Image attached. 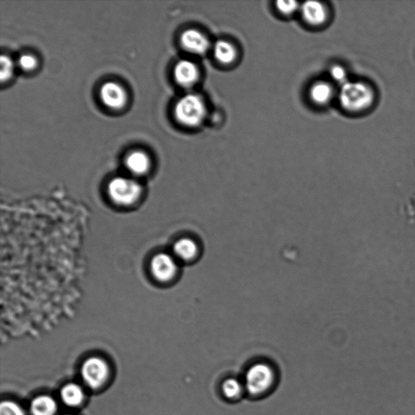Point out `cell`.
I'll list each match as a JSON object with an SVG mask.
<instances>
[{"instance_id": "cell-1", "label": "cell", "mask_w": 415, "mask_h": 415, "mask_svg": "<svg viewBox=\"0 0 415 415\" xmlns=\"http://www.w3.org/2000/svg\"><path fill=\"white\" fill-rule=\"evenodd\" d=\"M376 95L372 86L362 81H347L341 86L338 99L347 112L359 113L372 107Z\"/></svg>"}, {"instance_id": "cell-2", "label": "cell", "mask_w": 415, "mask_h": 415, "mask_svg": "<svg viewBox=\"0 0 415 415\" xmlns=\"http://www.w3.org/2000/svg\"><path fill=\"white\" fill-rule=\"evenodd\" d=\"M207 116L204 99L197 94H188L177 101L175 107V116L180 125L188 127L200 126Z\"/></svg>"}, {"instance_id": "cell-3", "label": "cell", "mask_w": 415, "mask_h": 415, "mask_svg": "<svg viewBox=\"0 0 415 415\" xmlns=\"http://www.w3.org/2000/svg\"><path fill=\"white\" fill-rule=\"evenodd\" d=\"M108 192L110 198L116 205L130 206L139 200L142 188L134 179L116 177L110 181Z\"/></svg>"}, {"instance_id": "cell-4", "label": "cell", "mask_w": 415, "mask_h": 415, "mask_svg": "<svg viewBox=\"0 0 415 415\" xmlns=\"http://www.w3.org/2000/svg\"><path fill=\"white\" fill-rule=\"evenodd\" d=\"M110 375V366L108 362L101 357H88L81 366L82 381L92 390L103 387L108 381Z\"/></svg>"}, {"instance_id": "cell-5", "label": "cell", "mask_w": 415, "mask_h": 415, "mask_svg": "<svg viewBox=\"0 0 415 415\" xmlns=\"http://www.w3.org/2000/svg\"><path fill=\"white\" fill-rule=\"evenodd\" d=\"M275 379V372L271 366L264 363L253 365L246 373V390L251 395H262L271 390Z\"/></svg>"}, {"instance_id": "cell-6", "label": "cell", "mask_w": 415, "mask_h": 415, "mask_svg": "<svg viewBox=\"0 0 415 415\" xmlns=\"http://www.w3.org/2000/svg\"><path fill=\"white\" fill-rule=\"evenodd\" d=\"M178 260L174 255L159 253L151 262V272L156 280L169 282L174 279L179 271Z\"/></svg>"}, {"instance_id": "cell-7", "label": "cell", "mask_w": 415, "mask_h": 415, "mask_svg": "<svg viewBox=\"0 0 415 415\" xmlns=\"http://www.w3.org/2000/svg\"><path fill=\"white\" fill-rule=\"evenodd\" d=\"M100 99L105 107L118 110L125 107L127 101L126 90L116 82H107L101 86Z\"/></svg>"}, {"instance_id": "cell-8", "label": "cell", "mask_w": 415, "mask_h": 415, "mask_svg": "<svg viewBox=\"0 0 415 415\" xmlns=\"http://www.w3.org/2000/svg\"><path fill=\"white\" fill-rule=\"evenodd\" d=\"M181 46L192 54L205 55L210 47V40L201 31L190 29L185 30L180 37Z\"/></svg>"}, {"instance_id": "cell-9", "label": "cell", "mask_w": 415, "mask_h": 415, "mask_svg": "<svg viewBox=\"0 0 415 415\" xmlns=\"http://www.w3.org/2000/svg\"><path fill=\"white\" fill-rule=\"evenodd\" d=\"M176 82L184 88H191L197 82L200 72L195 63L188 60H182L176 64L174 70Z\"/></svg>"}, {"instance_id": "cell-10", "label": "cell", "mask_w": 415, "mask_h": 415, "mask_svg": "<svg viewBox=\"0 0 415 415\" xmlns=\"http://www.w3.org/2000/svg\"><path fill=\"white\" fill-rule=\"evenodd\" d=\"M174 257L184 262L195 260L201 253L199 242L192 238L184 237L175 242L173 247Z\"/></svg>"}, {"instance_id": "cell-11", "label": "cell", "mask_w": 415, "mask_h": 415, "mask_svg": "<svg viewBox=\"0 0 415 415\" xmlns=\"http://www.w3.org/2000/svg\"><path fill=\"white\" fill-rule=\"evenodd\" d=\"M150 159L147 153L141 150H134L127 154L125 158V166L131 175L141 176L149 171Z\"/></svg>"}, {"instance_id": "cell-12", "label": "cell", "mask_w": 415, "mask_h": 415, "mask_svg": "<svg viewBox=\"0 0 415 415\" xmlns=\"http://www.w3.org/2000/svg\"><path fill=\"white\" fill-rule=\"evenodd\" d=\"M301 14L304 21L311 25H320L327 18L325 7L320 2L307 1L300 6Z\"/></svg>"}, {"instance_id": "cell-13", "label": "cell", "mask_w": 415, "mask_h": 415, "mask_svg": "<svg viewBox=\"0 0 415 415\" xmlns=\"http://www.w3.org/2000/svg\"><path fill=\"white\" fill-rule=\"evenodd\" d=\"M60 399L63 403L69 407H77L83 404L86 394L82 386L78 383H68L61 388Z\"/></svg>"}, {"instance_id": "cell-14", "label": "cell", "mask_w": 415, "mask_h": 415, "mask_svg": "<svg viewBox=\"0 0 415 415\" xmlns=\"http://www.w3.org/2000/svg\"><path fill=\"white\" fill-rule=\"evenodd\" d=\"M29 412L31 415H55L58 404L51 396L40 395L31 401Z\"/></svg>"}, {"instance_id": "cell-15", "label": "cell", "mask_w": 415, "mask_h": 415, "mask_svg": "<svg viewBox=\"0 0 415 415\" xmlns=\"http://www.w3.org/2000/svg\"><path fill=\"white\" fill-rule=\"evenodd\" d=\"M214 55L219 63L229 64L235 61L237 51L231 43L225 41V40H219L214 44Z\"/></svg>"}, {"instance_id": "cell-16", "label": "cell", "mask_w": 415, "mask_h": 415, "mask_svg": "<svg viewBox=\"0 0 415 415\" xmlns=\"http://www.w3.org/2000/svg\"><path fill=\"white\" fill-rule=\"evenodd\" d=\"M334 96L333 87L325 81L316 82L310 90V98L317 105H325L329 103Z\"/></svg>"}, {"instance_id": "cell-17", "label": "cell", "mask_w": 415, "mask_h": 415, "mask_svg": "<svg viewBox=\"0 0 415 415\" xmlns=\"http://www.w3.org/2000/svg\"><path fill=\"white\" fill-rule=\"evenodd\" d=\"M223 392L229 399H237L244 392V386L238 379L229 378L223 383Z\"/></svg>"}, {"instance_id": "cell-18", "label": "cell", "mask_w": 415, "mask_h": 415, "mask_svg": "<svg viewBox=\"0 0 415 415\" xmlns=\"http://www.w3.org/2000/svg\"><path fill=\"white\" fill-rule=\"evenodd\" d=\"M0 79L2 82H6L8 79H10L13 72H14V64L11 60L10 57L7 55H2L0 58Z\"/></svg>"}, {"instance_id": "cell-19", "label": "cell", "mask_w": 415, "mask_h": 415, "mask_svg": "<svg viewBox=\"0 0 415 415\" xmlns=\"http://www.w3.org/2000/svg\"><path fill=\"white\" fill-rule=\"evenodd\" d=\"M0 415H26L23 408L12 401H4L0 405Z\"/></svg>"}, {"instance_id": "cell-20", "label": "cell", "mask_w": 415, "mask_h": 415, "mask_svg": "<svg viewBox=\"0 0 415 415\" xmlns=\"http://www.w3.org/2000/svg\"><path fill=\"white\" fill-rule=\"evenodd\" d=\"M18 65L25 72H31L38 67V60L33 55L23 54L20 56Z\"/></svg>"}, {"instance_id": "cell-21", "label": "cell", "mask_w": 415, "mask_h": 415, "mask_svg": "<svg viewBox=\"0 0 415 415\" xmlns=\"http://www.w3.org/2000/svg\"><path fill=\"white\" fill-rule=\"evenodd\" d=\"M277 10L285 15L293 14L299 8V3L297 1H284L279 0L276 3Z\"/></svg>"}, {"instance_id": "cell-22", "label": "cell", "mask_w": 415, "mask_h": 415, "mask_svg": "<svg viewBox=\"0 0 415 415\" xmlns=\"http://www.w3.org/2000/svg\"><path fill=\"white\" fill-rule=\"evenodd\" d=\"M330 75L335 81L341 84L342 86L348 81L347 71L342 66H333L332 68L330 69Z\"/></svg>"}, {"instance_id": "cell-23", "label": "cell", "mask_w": 415, "mask_h": 415, "mask_svg": "<svg viewBox=\"0 0 415 415\" xmlns=\"http://www.w3.org/2000/svg\"><path fill=\"white\" fill-rule=\"evenodd\" d=\"M64 415H71V414H64Z\"/></svg>"}]
</instances>
